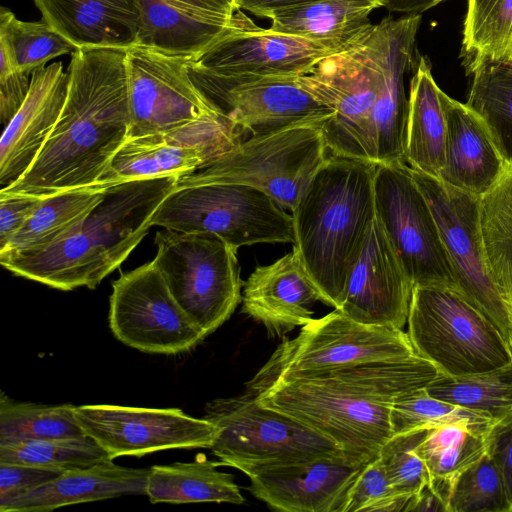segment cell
Instances as JSON below:
<instances>
[{
	"instance_id": "6da1fadb",
	"label": "cell",
	"mask_w": 512,
	"mask_h": 512,
	"mask_svg": "<svg viewBox=\"0 0 512 512\" xmlns=\"http://www.w3.org/2000/svg\"><path fill=\"white\" fill-rule=\"evenodd\" d=\"M59 119L30 168L6 192L47 195L96 186L128 138L126 49L78 48Z\"/></svg>"
},
{
	"instance_id": "7a4b0ae2",
	"label": "cell",
	"mask_w": 512,
	"mask_h": 512,
	"mask_svg": "<svg viewBox=\"0 0 512 512\" xmlns=\"http://www.w3.org/2000/svg\"><path fill=\"white\" fill-rule=\"evenodd\" d=\"M440 375L434 364L417 355L283 379L253 396L330 438L350 458L366 464L379 456L393 436V403Z\"/></svg>"
},
{
	"instance_id": "3957f363",
	"label": "cell",
	"mask_w": 512,
	"mask_h": 512,
	"mask_svg": "<svg viewBox=\"0 0 512 512\" xmlns=\"http://www.w3.org/2000/svg\"><path fill=\"white\" fill-rule=\"evenodd\" d=\"M179 175L110 185L104 198L63 239L30 254L0 258L13 274L70 291L95 288L147 235Z\"/></svg>"
},
{
	"instance_id": "277c9868",
	"label": "cell",
	"mask_w": 512,
	"mask_h": 512,
	"mask_svg": "<svg viewBox=\"0 0 512 512\" xmlns=\"http://www.w3.org/2000/svg\"><path fill=\"white\" fill-rule=\"evenodd\" d=\"M376 166L330 155L291 211L293 247L320 291L321 302L334 309L376 217Z\"/></svg>"
},
{
	"instance_id": "5b68a950",
	"label": "cell",
	"mask_w": 512,
	"mask_h": 512,
	"mask_svg": "<svg viewBox=\"0 0 512 512\" xmlns=\"http://www.w3.org/2000/svg\"><path fill=\"white\" fill-rule=\"evenodd\" d=\"M152 226L213 233L239 249L260 243H295L292 215L264 191L242 183L180 176L156 211Z\"/></svg>"
},
{
	"instance_id": "8992f818",
	"label": "cell",
	"mask_w": 512,
	"mask_h": 512,
	"mask_svg": "<svg viewBox=\"0 0 512 512\" xmlns=\"http://www.w3.org/2000/svg\"><path fill=\"white\" fill-rule=\"evenodd\" d=\"M416 353L444 375L482 373L512 364V352L499 328L459 291L415 286L407 318Z\"/></svg>"
},
{
	"instance_id": "52a82bcc",
	"label": "cell",
	"mask_w": 512,
	"mask_h": 512,
	"mask_svg": "<svg viewBox=\"0 0 512 512\" xmlns=\"http://www.w3.org/2000/svg\"><path fill=\"white\" fill-rule=\"evenodd\" d=\"M204 418L217 427L210 450L221 465L246 475L272 465L348 456L330 438L247 393L212 400L205 406Z\"/></svg>"
},
{
	"instance_id": "ba28073f",
	"label": "cell",
	"mask_w": 512,
	"mask_h": 512,
	"mask_svg": "<svg viewBox=\"0 0 512 512\" xmlns=\"http://www.w3.org/2000/svg\"><path fill=\"white\" fill-rule=\"evenodd\" d=\"M298 83L332 110L321 126L331 155L378 165L373 108L379 92L373 24L357 40L322 59Z\"/></svg>"
},
{
	"instance_id": "9c48e42d",
	"label": "cell",
	"mask_w": 512,
	"mask_h": 512,
	"mask_svg": "<svg viewBox=\"0 0 512 512\" xmlns=\"http://www.w3.org/2000/svg\"><path fill=\"white\" fill-rule=\"evenodd\" d=\"M417 355L407 332L360 323L334 310L302 326L295 338L284 340L247 382L245 393L254 395L292 377Z\"/></svg>"
},
{
	"instance_id": "30bf717a",
	"label": "cell",
	"mask_w": 512,
	"mask_h": 512,
	"mask_svg": "<svg viewBox=\"0 0 512 512\" xmlns=\"http://www.w3.org/2000/svg\"><path fill=\"white\" fill-rule=\"evenodd\" d=\"M153 259L178 305L206 336L233 314L242 300L235 247L219 236L165 229L154 240Z\"/></svg>"
},
{
	"instance_id": "8fae6325",
	"label": "cell",
	"mask_w": 512,
	"mask_h": 512,
	"mask_svg": "<svg viewBox=\"0 0 512 512\" xmlns=\"http://www.w3.org/2000/svg\"><path fill=\"white\" fill-rule=\"evenodd\" d=\"M330 155L321 126L304 123L239 141L193 173L256 187L292 211Z\"/></svg>"
},
{
	"instance_id": "7c38bea8",
	"label": "cell",
	"mask_w": 512,
	"mask_h": 512,
	"mask_svg": "<svg viewBox=\"0 0 512 512\" xmlns=\"http://www.w3.org/2000/svg\"><path fill=\"white\" fill-rule=\"evenodd\" d=\"M374 201L376 218L413 288L435 285L458 291L434 214L407 164L376 166Z\"/></svg>"
},
{
	"instance_id": "4fadbf2b",
	"label": "cell",
	"mask_w": 512,
	"mask_h": 512,
	"mask_svg": "<svg viewBox=\"0 0 512 512\" xmlns=\"http://www.w3.org/2000/svg\"><path fill=\"white\" fill-rule=\"evenodd\" d=\"M187 71L207 102L251 136L304 123L322 126L332 115L300 86L299 76L220 75L196 66L191 58Z\"/></svg>"
},
{
	"instance_id": "5bb4252c",
	"label": "cell",
	"mask_w": 512,
	"mask_h": 512,
	"mask_svg": "<svg viewBox=\"0 0 512 512\" xmlns=\"http://www.w3.org/2000/svg\"><path fill=\"white\" fill-rule=\"evenodd\" d=\"M108 322L117 340L145 353H186L207 337L175 301L154 260L112 283Z\"/></svg>"
},
{
	"instance_id": "9a60e30c",
	"label": "cell",
	"mask_w": 512,
	"mask_h": 512,
	"mask_svg": "<svg viewBox=\"0 0 512 512\" xmlns=\"http://www.w3.org/2000/svg\"><path fill=\"white\" fill-rule=\"evenodd\" d=\"M411 169V168H410ZM437 222L455 273L458 291L499 328L509 343L512 305L490 278L480 235V197L411 169Z\"/></svg>"
},
{
	"instance_id": "2e32d148",
	"label": "cell",
	"mask_w": 512,
	"mask_h": 512,
	"mask_svg": "<svg viewBox=\"0 0 512 512\" xmlns=\"http://www.w3.org/2000/svg\"><path fill=\"white\" fill-rule=\"evenodd\" d=\"M189 59L140 45L126 49L128 138L170 131L221 114L191 81Z\"/></svg>"
},
{
	"instance_id": "e0dca14e",
	"label": "cell",
	"mask_w": 512,
	"mask_h": 512,
	"mask_svg": "<svg viewBox=\"0 0 512 512\" xmlns=\"http://www.w3.org/2000/svg\"><path fill=\"white\" fill-rule=\"evenodd\" d=\"M75 417L112 460L170 449H210L217 435L213 423L178 408L81 405L75 406Z\"/></svg>"
},
{
	"instance_id": "ac0fdd59",
	"label": "cell",
	"mask_w": 512,
	"mask_h": 512,
	"mask_svg": "<svg viewBox=\"0 0 512 512\" xmlns=\"http://www.w3.org/2000/svg\"><path fill=\"white\" fill-rule=\"evenodd\" d=\"M240 132L217 114L170 131L127 138L98 185L191 174L241 141Z\"/></svg>"
},
{
	"instance_id": "d6986e66",
	"label": "cell",
	"mask_w": 512,
	"mask_h": 512,
	"mask_svg": "<svg viewBox=\"0 0 512 512\" xmlns=\"http://www.w3.org/2000/svg\"><path fill=\"white\" fill-rule=\"evenodd\" d=\"M334 53L305 38L259 27L239 9L230 27L191 61L220 75L302 76Z\"/></svg>"
},
{
	"instance_id": "ffe728a7",
	"label": "cell",
	"mask_w": 512,
	"mask_h": 512,
	"mask_svg": "<svg viewBox=\"0 0 512 512\" xmlns=\"http://www.w3.org/2000/svg\"><path fill=\"white\" fill-rule=\"evenodd\" d=\"M412 291L413 285L375 217L335 310L360 323L403 330Z\"/></svg>"
},
{
	"instance_id": "44dd1931",
	"label": "cell",
	"mask_w": 512,
	"mask_h": 512,
	"mask_svg": "<svg viewBox=\"0 0 512 512\" xmlns=\"http://www.w3.org/2000/svg\"><path fill=\"white\" fill-rule=\"evenodd\" d=\"M421 15L383 18L373 24V40L379 69V92L373 108V124L379 164L405 162L409 97L405 74L416 62V35Z\"/></svg>"
},
{
	"instance_id": "7402d4cb",
	"label": "cell",
	"mask_w": 512,
	"mask_h": 512,
	"mask_svg": "<svg viewBox=\"0 0 512 512\" xmlns=\"http://www.w3.org/2000/svg\"><path fill=\"white\" fill-rule=\"evenodd\" d=\"M364 465L343 455L267 466L247 475L248 490L278 511L342 512Z\"/></svg>"
},
{
	"instance_id": "603a6c76",
	"label": "cell",
	"mask_w": 512,
	"mask_h": 512,
	"mask_svg": "<svg viewBox=\"0 0 512 512\" xmlns=\"http://www.w3.org/2000/svg\"><path fill=\"white\" fill-rule=\"evenodd\" d=\"M68 73L61 62L31 74L28 94L0 140V184L7 187L30 168L52 133L66 101Z\"/></svg>"
},
{
	"instance_id": "cb8c5ba5",
	"label": "cell",
	"mask_w": 512,
	"mask_h": 512,
	"mask_svg": "<svg viewBox=\"0 0 512 512\" xmlns=\"http://www.w3.org/2000/svg\"><path fill=\"white\" fill-rule=\"evenodd\" d=\"M242 312L262 323L270 335L283 336L313 318L321 294L297 250L269 265L257 266L244 282Z\"/></svg>"
},
{
	"instance_id": "d4e9b609",
	"label": "cell",
	"mask_w": 512,
	"mask_h": 512,
	"mask_svg": "<svg viewBox=\"0 0 512 512\" xmlns=\"http://www.w3.org/2000/svg\"><path fill=\"white\" fill-rule=\"evenodd\" d=\"M446 121L445 163L439 180L481 197L507 173L484 122L466 104L440 91Z\"/></svg>"
},
{
	"instance_id": "484cf974",
	"label": "cell",
	"mask_w": 512,
	"mask_h": 512,
	"mask_svg": "<svg viewBox=\"0 0 512 512\" xmlns=\"http://www.w3.org/2000/svg\"><path fill=\"white\" fill-rule=\"evenodd\" d=\"M141 29L136 45L193 58L231 25L227 15L207 0H137Z\"/></svg>"
},
{
	"instance_id": "4316f807",
	"label": "cell",
	"mask_w": 512,
	"mask_h": 512,
	"mask_svg": "<svg viewBox=\"0 0 512 512\" xmlns=\"http://www.w3.org/2000/svg\"><path fill=\"white\" fill-rule=\"evenodd\" d=\"M56 31L78 48L128 49L138 42L137 0H33Z\"/></svg>"
},
{
	"instance_id": "83f0119b",
	"label": "cell",
	"mask_w": 512,
	"mask_h": 512,
	"mask_svg": "<svg viewBox=\"0 0 512 512\" xmlns=\"http://www.w3.org/2000/svg\"><path fill=\"white\" fill-rule=\"evenodd\" d=\"M149 469L113 460L63 471L55 479L0 505L1 512H50L60 507L128 495H145Z\"/></svg>"
},
{
	"instance_id": "f1b7e54d",
	"label": "cell",
	"mask_w": 512,
	"mask_h": 512,
	"mask_svg": "<svg viewBox=\"0 0 512 512\" xmlns=\"http://www.w3.org/2000/svg\"><path fill=\"white\" fill-rule=\"evenodd\" d=\"M380 7L383 0H315L276 10L267 18L274 31L339 52L370 28L369 15Z\"/></svg>"
},
{
	"instance_id": "f546056e",
	"label": "cell",
	"mask_w": 512,
	"mask_h": 512,
	"mask_svg": "<svg viewBox=\"0 0 512 512\" xmlns=\"http://www.w3.org/2000/svg\"><path fill=\"white\" fill-rule=\"evenodd\" d=\"M431 63L419 58L410 81L405 162L416 171L439 179L445 163L446 121Z\"/></svg>"
},
{
	"instance_id": "4dcf8cb0",
	"label": "cell",
	"mask_w": 512,
	"mask_h": 512,
	"mask_svg": "<svg viewBox=\"0 0 512 512\" xmlns=\"http://www.w3.org/2000/svg\"><path fill=\"white\" fill-rule=\"evenodd\" d=\"M219 465L204 454H198L192 462L153 465L147 475L145 496L153 504H243L245 499L233 475L219 471Z\"/></svg>"
},
{
	"instance_id": "1f68e13d",
	"label": "cell",
	"mask_w": 512,
	"mask_h": 512,
	"mask_svg": "<svg viewBox=\"0 0 512 512\" xmlns=\"http://www.w3.org/2000/svg\"><path fill=\"white\" fill-rule=\"evenodd\" d=\"M109 186L80 187L47 194L21 230L0 251V258L40 251L63 239L104 198Z\"/></svg>"
},
{
	"instance_id": "d6a6232c",
	"label": "cell",
	"mask_w": 512,
	"mask_h": 512,
	"mask_svg": "<svg viewBox=\"0 0 512 512\" xmlns=\"http://www.w3.org/2000/svg\"><path fill=\"white\" fill-rule=\"evenodd\" d=\"M489 430L452 424L429 429L419 444L417 451L429 473L428 487L442 501L446 512L455 479L486 454Z\"/></svg>"
},
{
	"instance_id": "836d02e7",
	"label": "cell",
	"mask_w": 512,
	"mask_h": 512,
	"mask_svg": "<svg viewBox=\"0 0 512 512\" xmlns=\"http://www.w3.org/2000/svg\"><path fill=\"white\" fill-rule=\"evenodd\" d=\"M479 228L490 278L512 305V169L480 197Z\"/></svg>"
},
{
	"instance_id": "e575fe53",
	"label": "cell",
	"mask_w": 512,
	"mask_h": 512,
	"mask_svg": "<svg viewBox=\"0 0 512 512\" xmlns=\"http://www.w3.org/2000/svg\"><path fill=\"white\" fill-rule=\"evenodd\" d=\"M466 102L487 127L509 169H512V64L485 62L471 73Z\"/></svg>"
},
{
	"instance_id": "d590c367",
	"label": "cell",
	"mask_w": 512,
	"mask_h": 512,
	"mask_svg": "<svg viewBox=\"0 0 512 512\" xmlns=\"http://www.w3.org/2000/svg\"><path fill=\"white\" fill-rule=\"evenodd\" d=\"M461 56L468 74L485 62L512 64V0H467Z\"/></svg>"
},
{
	"instance_id": "8d00e7d4",
	"label": "cell",
	"mask_w": 512,
	"mask_h": 512,
	"mask_svg": "<svg viewBox=\"0 0 512 512\" xmlns=\"http://www.w3.org/2000/svg\"><path fill=\"white\" fill-rule=\"evenodd\" d=\"M77 48L45 19L21 21L8 8L0 9V58L13 69L32 74L46 62Z\"/></svg>"
},
{
	"instance_id": "74e56055",
	"label": "cell",
	"mask_w": 512,
	"mask_h": 512,
	"mask_svg": "<svg viewBox=\"0 0 512 512\" xmlns=\"http://www.w3.org/2000/svg\"><path fill=\"white\" fill-rule=\"evenodd\" d=\"M86 435L72 404L48 405L0 395V445Z\"/></svg>"
},
{
	"instance_id": "f35d334b",
	"label": "cell",
	"mask_w": 512,
	"mask_h": 512,
	"mask_svg": "<svg viewBox=\"0 0 512 512\" xmlns=\"http://www.w3.org/2000/svg\"><path fill=\"white\" fill-rule=\"evenodd\" d=\"M426 391L436 399L499 420L512 412V364L482 373L442 374L426 386Z\"/></svg>"
},
{
	"instance_id": "ab89813d",
	"label": "cell",
	"mask_w": 512,
	"mask_h": 512,
	"mask_svg": "<svg viewBox=\"0 0 512 512\" xmlns=\"http://www.w3.org/2000/svg\"><path fill=\"white\" fill-rule=\"evenodd\" d=\"M112 460L91 437H59L0 445V462L65 471Z\"/></svg>"
},
{
	"instance_id": "60d3db41",
	"label": "cell",
	"mask_w": 512,
	"mask_h": 512,
	"mask_svg": "<svg viewBox=\"0 0 512 512\" xmlns=\"http://www.w3.org/2000/svg\"><path fill=\"white\" fill-rule=\"evenodd\" d=\"M390 420L393 435L452 424L488 431L497 421L484 413L436 399L427 393L426 387L397 399Z\"/></svg>"
},
{
	"instance_id": "b9f144b4",
	"label": "cell",
	"mask_w": 512,
	"mask_h": 512,
	"mask_svg": "<svg viewBox=\"0 0 512 512\" xmlns=\"http://www.w3.org/2000/svg\"><path fill=\"white\" fill-rule=\"evenodd\" d=\"M447 512H510L501 474L487 452L455 479Z\"/></svg>"
},
{
	"instance_id": "7bdbcfd3",
	"label": "cell",
	"mask_w": 512,
	"mask_h": 512,
	"mask_svg": "<svg viewBox=\"0 0 512 512\" xmlns=\"http://www.w3.org/2000/svg\"><path fill=\"white\" fill-rule=\"evenodd\" d=\"M428 429L394 434L381 448L378 458L393 489L409 498L417 497L428 486L427 467L417 448Z\"/></svg>"
},
{
	"instance_id": "ee69618b",
	"label": "cell",
	"mask_w": 512,
	"mask_h": 512,
	"mask_svg": "<svg viewBox=\"0 0 512 512\" xmlns=\"http://www.w3.org/2000/svg\"><path fill=\"white\" fill-rule=\"evenodd\" d=\"M411 499L393 489L377 457L363 466L350 488L342 512L407 511Z\"/></svg>"
},
{
	"instance_id": "f6af8a7d",
	"label": "cell",
	"mask_w": 512,
	"mask_h": 512,
	"mask_svg": "<svg viewBox=\"0 0 512 512\" xmlns=\"http://www.w3.org/2000/svg\"><path fill=\"white\" fill-rule=\"evenodd\" d=\"M45 196L0 191V251L21 230Z\"/></svg>"
},
{
	"instance_id": "bcb514c9",
	"label": "cell",
	"mask_w": 512,
	"mask_h": 512,
	"mask_svg": "<svg viewBox=\"0 0 512 512\" xmlns=\"http://www.w3.org/2000/svg\"><path fill=\"white\" fill-rule=\"evenodd\" d=\"M62 472L39 466L0 462V505L55 479Z\"/></svg>"
},
{
	"instance_id": "7dc6e473",
	"label": "cell",
	"mask_w": 512,
	"mask_h": 512,
	"mask_svg": "<svg viewBox=\"0 0 512 512\" xmlns=\"http://www.w3.org/2000/svg\"><path fill=\"white\" fill-rule=\"evenodd\" d=\"M486 440L487 454L501 474L512 512V412L494 422Z\"/></svg>"
},
{
	"instance_id": "c3c4849f",
	"label": "cell",
	"mask_w": 512,
	"mask_h": 512,
	"mask_svg": "<svg viewBox=\"0 0 512 512\" xmlns=\"http://www.w3.org/2000/svg\"><path fill=\"white\" fill-rule=\"evenodd\" d=\"M31 74L15 70L0 58V116L7 125L23 104L30 87Z\"/></svg>"
},
{
	"instance_id": "681fc988",
	"label": "cell",
	"mask_w": 512,
	"mask_h": 512,
	"mask_svg": "<svg viewBox=\"0 0 512 512\" xmlns=\"http://www.w3.org/2000/svg\"><path fill=\"white\" fill-rule=\"evenodd\" d=\"M315 0H238L239 9L267 18L272 12Z\"/></svg>"
},
{
	"instance_id": "f907efd6",
	"label": "cell",
	"mask_w": 512,
	"mask_h": 512,
	"mask_svg": "<svg viewBox=\"0 0 512 512\" xmlns=\"http://www.w3.org/2000/svg\"><path fill=\"white\" fill-rule=\"evenodd\" d=\"M384 7L406 15L420 14L445 0H383Z\"/></svg>"
},
{
	"instance_id": "816d5d0a",
	"label": "cell",
	"mask_w": 512,
	"mask_h": 512,
	"mask_svg": "<svg viewBox=\"0 0 512 512\" xmlns=\"http://www.w3.org/2000/svg\"><path fill=\"white\" fill-rule=\"evenodd\" d=\"M214 7L227 15H234L239 10L238 0H207Z\"/></svg>"
},
{
	"instance_id": "f5cc1de1",
	"label": "cell",
	"mask_w": 512,
	"mask_h": 512,
	"mask_svg": "<svg viewBox=\"0 0 512 512\" xmlns=\"http://www.w3.org/2000/svg\"><path fill=\"white\" fill-rule=\"evenodd\" d=\"M509 345H510V349H511V352H512V335H511V337L509 339Z\"/></svg>"
}]
</instances>
